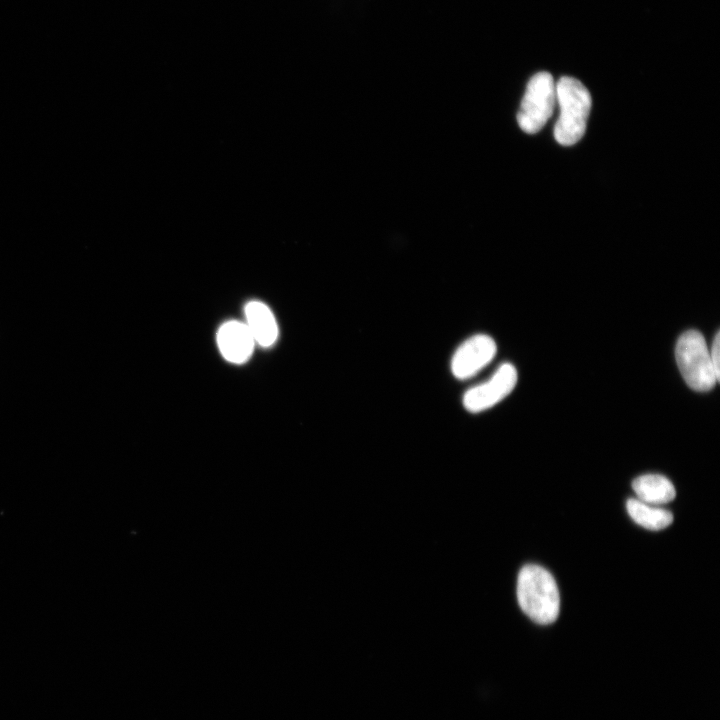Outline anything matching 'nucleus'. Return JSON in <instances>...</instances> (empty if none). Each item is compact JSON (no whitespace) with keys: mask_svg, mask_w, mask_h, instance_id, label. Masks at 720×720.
Listing matches in <instances>:
<instances>
[{"mask_svg":"<svg viewBox=\"0 0 720 720\" xmlns=\"http://www.w3.org/2000/svg\"><path fill=\"white\" fill-rule=\"evenodd\" d=\"M517 600L522 611L538 624H551L559 615L560 597L556 581L541 566L528 564L520 570Z\"/></svg>","mask_w":720,"mask_h":720,"instance_id":"f257e3e1","label":"nucleus"},{"mask_svg":"<svg viewBox=\"0 0 720 720\" xmlns=\"http://www.w3.org/2000/svg\"><path fill=\"white\" fill-rule=\"evenodd\" d=\"M559 117L554 128L555 140L563 146L576 144L584 135L592 100L587 88L573 77L563 76L555 84Z\"/></svg>","mask_w":720,"mask_h":720,"instance_id":"f03ea898","label":"nucleus"},{"mask_svg":"<svg viewBox=\"0 0 720 720\" xmlns=\"http://www.w3.org/2000/svg\"><path fill=\"white\" fill-rule=\"evenodd\" d=\"M675 357L679 371L691 389L706 392L719 381L706 341L700 332H684L676 343Z\"/></svg>","mask_w":720,"mask_h":720,"instance_id":"7ed1b4c3","label":"nucleus"},{"mask_svg":"<svg viewBox=\"0 0 720 720\" xmlns=\"http://www.w3.org/2000/svg\"><path fill=\"white\" fill-rule=\"evenodd\" d=\"M555 84L552 75L546 71L531 77L517 113L521 130L535 134L547 123L557 103Z\"/></svg>","mask_w":720,"mask_h":720,"instance_id":"20e7f679","label":"nucleus"},{"mask_svg":"<svg viewBox=\"0 0 720 720\" xmlns=\"http://www.w3.org/2000/svg\"><path fill=\"white\" fill-rule=\"evenodd\" d=\"M516 383L515 367L510 363H504L488 381L469 389L464 395L463 404L472 413L484 411L509 395Z\"/></svg>","mask_w":720,"mask_h":720,"instance_id":"39448f33","label":"nucleus"},{"mask_svg":"<svg viewBox=\"0 0 720 720\" xmlns=\"http://www.w3.org/2000/svg\"><path fill=\"white\" fill-rule=\"evenodd\" d=\"M496 343L488 335H475L456 350L451 361V370L458 379H467L485 367L496 354Z\"/></svg>","mask_w":720,"mask_h":720,"instance_id":"423d86ee","label":"nucleus"},{"mask_svg":"<svg viewBox=\"0 0 720 720\" xmlns=\"http://www.w3.org/2000/svg\"><path fill=\"white\" fill-rule=\"evenodd\" d=\"M217 343L223 357L235 364L247 361L256 344L246 324L238 321H228L219 328Z\"/></svg>","mask_w":720,"mask_h":720,"instance_id":"0eeeda50","label":"nucleus"},{"mask_svg":"<svg viewBox=\"0 0 720 720\" xmlns=\"http://www.w3.org/2000/svg\"><path fill=\"white\" fill-rule=\"evenodd\" d=\"M246 326L255 343L271 346L277 339L278 326L271 310L262 302L252 301L245 307Z\"/></svg>","mask_w":720,"mask_h":720,"instance_id":"6e6552de","label":"nucleus"},{"mask_svg":"<svg viewBox=\"0 0 720 720\" xmlns=\"http://www.w3.org/2000/svg\"><path fill=\"white\" fill-rule=\"evenodd\" d=\"M637 499L649 505H661L672 501L676 491L673 484L663 475L645 474L632 483Z\"/></svg>","mask_w":720,"mask_h":720,"instance_id":"1a4fd4ad","label":"nucleus"},{"mask_svg":"<svg viewBox=\"0 0 720 720\" xmlns=\"http://www.w3.org/2000/svg\"><path fill=\"white\" fill-rule=\"evenodd\" d=\"M631 518L640 526L649 530H661L673 522L670 511L630 498L626 503Z\"/></svg>","mask_w":720,"mask_h":720,"instance_id":"9d476101","label":"nucleus"},{"mask_svg":"<svg viewBox=\"0 0 720 720\" xmlns=\"http://www.w3.org/2000/svg\"><path fill=\"white\" fill-rule=\"evenodd\" d=\"M710 358L715 369V372L720 377V334L716 333L711 350L709 351Z\"/></svg>","mask_w":720,"mask_h":720,"instance_id":"9b49d317","label":"nucleus"}]
</instances>
